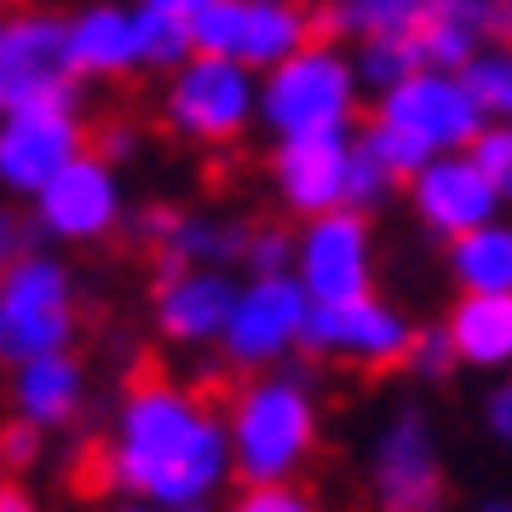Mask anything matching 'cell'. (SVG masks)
<instances>
[{
	"label": "cell",
	"mask_w": 512,
	"mask_h": 512,
	"mask_svg": "<svg viewBox=\"0 0 512 512\" xmlns=\"http://www.w3.org/2000/svg\"><path fill=\"white\" fill-rule=\"evenodd\" d=\"M98 484L121 501L162 507H213V495L236 484L225 409L202 386L173 374H144L121 392L110 438L98 449Z\"/></svg>",
	"instance_id": "cell-1"
},
{
	"label": "cell",
	"mask_w": 512,
	"mask_h": 512,
	"mask_svg": "<svg viewBox=\"0 0 512 512\" xmlns=\"http://www.w3.org/2000/svg\"><path fill=\"white\" fill-rule=\"evenodd\" d=\"M225 443L236 484H300L323 449V397L294 363L248 374L225 397Z\"/></svg>",
	"instance_id": "cell-2"
},
{
	"label": "cell",
	"mask_w": 512,
	"mask_h": 512,
	"mask_svg": "<svg viewBox=\"0 0 512 512\" xmlns=\"http://www.w3.org/2000/svg\"><path fill=\"white\" fill-rule=\"evenodd\" d=\"M363 110V87L351 70V47L311 35L300 52H288L277 70L259 75V127L277 139H311V133H351Z\"/></svg>",
	"instance_id": "cell-3"
},
{
	"label": "cell",
	"mask_w": 512,
	"mask_h": 512,
	"mask_svg": "<svg viewBox=\"0 0 512 512\" xmlns=\"http://www.w3.org/2000/svg\"><path fill=\"white\" fill-rule=\"evenodd\" d=\"M81 334V282L75 265L52 248H29L0 271V363L18 369L29 357L75 351Z\"/></svg>",
	"instance_id": "cell-4"
},
{
	"label": "cell",
	"mask_w": 512,
	"mask_h": 512,
	"mask_svg": "<svg viewBox=\"0 0 512 512\" xmlns=\"http://www.w3.org/2000/svg\"><path fill=\"white\" fill-rule=\"evenodd\" d=\"M156 116L190 150H231L259 127V75L231 58L196 52L173 75H162Z\"/></svg>",
	"instance_id": "cell-5"
},
{
	"label": "cell",
	"mask_w": 512,
	"mask_h": 512,
	"mask_svg": "<svg viewBox=\"0 0 512 512\" xmlns=\"http://www.w3.org/2000/svg\"><path fill=\"white\" fill-rule=\"evenodd\" d=\"M127 185L121 167L104 162L93 144L75 156L52 185L29 196V231L47 248H98L116 231H127Z\"/></svg>",
	"instance_id": "cell-6"
},
{
	"label": "cell",
	"mask_w": 512,
	"mask_h": 512,
	"mask_svg": "<svg viewBox=\"0 0 512 512\" xmlns=\"http://www.w3.org/2000/svg\"><path fill=\"white\" fill-rule=\"evenodd\" d=\"M305 323H311V300L288 271L282 277H236V300L219 334V357L236 374H265L282 369L305 351Z\"/></svg>",
	"instance_id": "cell-7"
},
{
	"label": "cell",
	"mask_w": 512,
	"mask_h": 512,
	"mask_svg": "<svg viewBox=\"0 0 512 512\" xmlns=\"http://www.w3.org/2000/svg\"><path fill=\"white\" fill-rule=\"evenodd\" d=\"M288 277L305 288L311 305H340V300L374 294L380 242H374L369 213L334 208V213H317V219H300L294 225V265H288Z\"/></svg>",
	"instance_id": "cell-8"
},
{
	"label": "cell",
	"mask_w": 512,
	"mask_h": 512,
	"mask_svg": "<svg viewBox=\"0 0 512 512\" xmlns=\"http://www.w3.org/2000/svg\"><path fill=\"white\" fill-rule=\"evenodd\" d=\"M369 121L403 133L409 144H420L426 156H455L472 150V139L484 133V110L466 87L461 70H415L403 75L397 87L374 93Z\"/></svg>",
	"instance_id": "cell-9"
},
{
	"label": "cell",
	"mask_w": 512,
	"mask_h": 512,
	"mask_svg": "<svg viewBox=\"0 0 512 512\" xmlns=\"http://www.w3.org/2000/svg\"><path fill=\"white\" fill-rule=\"evenodd\" d=\"M374 512H432L443 507V449L438 426L420 403H397L369 438Z\"/></svg>",
	"instance_id": "cell-10"
},
{
	"label": "cell",
	"mask_w": 512,
	"mask_h": 512,
	"mask_svg": "<svg viewBox=\"0 0 512 512\" xmlns=\"http://www.w3.org/2000/svg\"><path fill=\"white\" fill-rule=\"evenodd\" d=\"M190 35H196V52L231 58L242 70L265 75L317 35V12L294 0H213L190 24Z\"/></svg>",
	"instance_id": "cell-11"
},
{
	"label": "cell",
	"mask_w": 512,
	"mask_h": 512,
	"mask_svg": "<svg viewBox=\"0 0 512 512\" xmlns=\"http://www.w3.org/2000/svg\"><path fill=\"white\" fill-rule=\"evenodd\" d=\"M87 139L93 133L81 121V98H47V104L0 116V196L29 202L87 150Z\"/></svg>",
	"instance_id": "cell-12"
},
{
	"label": "cell",
	"mask_w": 512,
	"mask_h": 512,
	"mask_svg": "<svg viewBox=\"0 0 512 512\" xmlns=\"http://www.w3.org/2000/svg\"><path fill=\"white\" fill-rule=\"evenodd\" d=\"M409 340H415L409 311L392 305L380 288L363 294V300L311 305V323H305V351L311 357H323L334 369H357V374L403 369Z\"/></svg>",
	"instance_id": "cell-13"
},
{
	"label": "cell",
	"mask_w": 512,
	"mask_h": 512,
	"mask_svg": "<svg viewBox=\"0 0 512 512\" xmlns=\"http://www.w3.org/2000/svg\"><path fill=\"white\" fill-rule=\"evenodd\" d=\"M47 98H81V81L64 52V18L41 6H6L0 12V116Z\"/></svg>",
	"instance_id": "cell-14"
},
{
	"label": "cell",
	"mask_w": 512,
	"mask_h": 512,
	"mask_svg": "<svg viewBox=\"0 0 512 512\" xmlns=\"http://www.w3.org/2000/svg\"><path fill=\"white\" fill-rule=\"evenodd\" d=\"M403 196H409L415 225L426 236H438V242H455V236L489 225L495 213H507L501 196H495V185L484 179V167L472 162V150L420 162L415 173L403 179Z\"/></svg>",
	"instance_id": "cell-15"
},
{
	"label": "cell",
	"mask_w": 512,
	"mask_h": 512,
	"mask_svg": "<svg viewBox=\"0 0 512 512\" xmlns=\"http://www.w3.org/2000/svg\"><path fill=\"white\" fill-rule=\"evenodd\" d=\"M236 300V271L213 265H167L150 282V328L179 351H213Z\"/></svg>",
	"instance_id": "cell-16"
},
{
	"label": "cell",
	"mask_w": 512,
	"mask_h": 512,
	"mask_svg": "<svg viewBox=\"0 0 512 512\" xmlns=\"http://www.w3.org/2000/svg\"><path fill=\"white\" fill-rule=\"evenodd\" d=\"M346 162H351V133H311V139H277L271 144V196L282 213L317 219V213L346 208Z\"/></svg>",
	"instance_id": "cell-17"
},
{
	"label": "cell",
	"mask_w": 512,
	"mask_h": 512,
	"mask_svg": "<svg viewBox=\"0 0 512 512\" xmlns=\"http://www.w3.org/2000/svg\"><path fill=\"white\" fill-rule=\"evenodd\" d=\"M64 52L75 81H127L139 75V6L133 0H81L64 12Z\"/></svg>",
	"instance_id": "cell-18"
},
{
	"label": "cell",
	"mask_w": 512,
	"mask_h": 512,
	"mask_svg": "<svg viewBox=\"0 0 512 512\" xmlns=\"http://www.w3.org/2000/svg\"><path fill=\"white\" fill-rule=\"evenodd\" d=\"M93 397V374L75 351H52V357H29L12 369V415L41 426V432H64L87 415Z\"/></svg>",
	"instance_id": "cell-19"
},
{
	"label": "cell",
	"mask_w": 512,
	"mask_h": 512,
	"mask_svg": "<svg viewBox=\"0 0 512 512\" xmlns=\"http://www.w3.org/2000/svg\"><path fill=\"white\" fill-rule=\"evenodd\" d=\"M443 328L455 340L461 369L489 374V380L512 369V294H455Z\"/></svg>",
	"instance_id": "cell-20"
},
{
	"label": "cell",
	"mask_w": 512,
	"mask_h": 512,
	"mask_svg": "<svg viewBox=\"0 0 512 512\" xmlns=\"http://www.w3.org/2000/svg\"><path fill=\"white\" fill-rule=\"evenodd\" d=\"M443 248H449L455 294H512V213H495L489 225L455 236Z\"/></svg>",
	"instance_id": "cell-21"
},
{
	"label": "cell",
	"mask_w": 512,
	"mask_h": 512,
	"mask_svg": "<svg viewBox=\"0 0 512 512\" xmlns=\"http://www.w3.org/2000/svg\"><path fill=\"white\" fill-rule=\"evenodd\" d=\"M242 242H248V219L208 208H185L179 231L167 236V248L156 254V271L167 265H213V271H236L242 265Z\"/></svg>",
	"instance_id": "cell-22"
},
{
	"label": "cell",
	"mask_w": 512,
	"mask_h": 512,
	"mask_svg": "<svg viewBox=\"0 0 512 512\" xmlns=\"http://www.w3.org/2000/svg\"><path fill=\"white\" fill-rule=\"evenodd\" d=\"M351 70H357V87L374 98V93H386V87H397L403 75L426 70V58H420L415 35H369V41L351 47Z\"/></svg>",
	"instance_id": "cell-23"
},
{
	"label": "cell",
	"mask_w": 512,
	"mask_h": 512,
	"mask_svg": "<svg viewBox=\"0 0 512 512\" xmlns=\"http://www.w3.org/2000/svg\"><path fill=\"white\" fill-rule=\"evenodd\" d=\"M185 58H196V35H190L185 18H167V12H139V70L173 75Z\"/></svg>",
	"instance_id": "cell-24"
},
{
	"label": "cell",
	"mask_w": 512,
	"mask_h": 512,
	"mask_svg": "<svg viewBox=\"0 0 512 512\" xmlns=\"http://www.w3.org/2000/svg\"><path fill=\"white\" fill-rule=\"evenodd\" d=\"M397 190H403V179H397L392 167L374 156L369 144L351 133V162H346V208L357 213H380L386 202H392Z\"/></svg>",
	"instance_id": "cell-25"
},
{
	"label": "cell",
	"mask_w": 512,
	"mask_h": 512,
	"mask_svg": "<svg viewBox=\"0 0 512 512\" xmlns=\"http://www.w3.org/2000/svg\"><path fill=\"white\" fill-rule=\"evenodd\" d=\"M461 75L478 98V110H484V121H512V47H484Z\"/></svg>",
	"instance_id": "cell-26"
},
{
	"label": "cell",
	"mask_w": 512,
	"mask_h": 512,
	"mask_svg": "<svg viewBox=\"0 0 512 512\" xmlns=\"http://www.w3.org/2000/svg\"><path fill=\"white\" fill-rule=\"evenodd\" d=\"M403 369L426 380V386H443V380H455V340H449V328L443 323H415V340L403 351Z\"/></svg>",
	"instance_id": "cell-27"
},
{
	"label": "cell",
	"mask_w": 512,
	"mask_h": 512,
	"mask_svg": "<svg viewBox=\"0 0 512 512\" xmlns=\"http://www.w3.org/2000/svg\"><path fill=\"white\" fill-rule=\"evenodd\" d=\"M472 162L484 167L501 208H512V121H484V133L472 139Z\"/></svg>",
	"instance_id": "cell-28"
},
{
	"label": "cell",
	"mask_w": 512,
	"mask_h": 512,
	"mask_svg": "<svg viewBox=\"0 0 512 512\" xmlns=\"http://www.w3.org/2000/svg\"><path fill=\"white\" fill-rule=\"evenodd\" d=\"M242 265H248V277H282L294 265V231L288 225H248Z\"/></svg>",
	"instance_id": "cell-29"
},
{
	"label": "cell",
	"mask_w": 512,
	"mask_h": 512,
	"mask_svg": "<svg viewBox=\"0 0 512 512\" xmlns=\"http://www.w3.org/2000/svg\"><path fill=\"white\" fill-rule=\"evenodd\" d=\"M225 512H328L305 484H242Z\"/></svg>",
	"instance_id": "cell-30"
},
{
	"label": "cell",
	"mask_w": 512,
	"mask_h": 512,
	"mask_svg": "<svg viewBox=\"0 0 512 512\" xmlns=\"http://www.w3.org/2000/svg\"><path fill=\"white\" fill-rule=\"evenodd\" d=\"M41 461H47V432H41V426H29V420H18V415H12L6 426H0V466L24 478V472H35Z\"/></svg>",
	"instance_id": "cell-31"
},
{
	"label": "cell",
	"mask_w": 512,
	"mask_h": 512,
	"mask_svg": "<svg viewBox=\"0 0 512 512\" xmlns=\"http://www.w3.org/2000/svg\"><path fill=\"white\" fill-rule=\"evenodd\" d=\"M357 139L369 144V150H374V156H380V162H386V167H392L397 179H409V173H415L420 162H432V156H426L420 144H409V139H403V133H392V127H380V121H369V127H363Z\"/></svg>",
	"instance_id": "cell-32"
},
{
	"label": "cell",
	"mask_w": 512,
	"mask_h": 512,
	"mask_svg": "<svg viewBox=\"0 0 512 512\" xmlns=\"http://www.w3.org/2000/svg\"><path fill=\"white\" fill-rule=\"evenodd\" d=\"M179 213H185V208H173V202H144V208L127 213V231L139 236V242L150 248V254H162V248H167V236L179 231Z\"/></svg>",
	"instance_id": "cell-33"
},
{
	"label": "cell",
	"mask_w": 512,
	"mask_h": 512,
	"mask_svg": "<svg viewBox=\"0 0 512 512\" xmlns=\"http://www.w3.org/2000/svg\"><path fill=\"white\" fill-rule=\"evenodd\" d=\"M29 248H41L35 231H29V213L18 208V202H6V196H0V271H6L12 259H24Z\"/></svg>",
	"instance_id": "cell-34"
},
{
	"label": "cell",
	"mask_w": 512,
	"mask_h": 512,
	"mask_svg": "<svg viewBox=\"0 0 512 512\" xmlns=\"http://www.w3.org/2000/svg\"><path fill=\"white\" fill-rule=\"evenodd\" d=\"M484 432H489V443L512 449V369L495 374V386L484 392Z\"/></svg>",
	"instance_id": "cell-35"
},
{
	"label": "cell",
	"mask_w": 512,
	"mask_h": 512,
	"mask_svg": "<svg viewBox=\"0 0 512 512\" xmlns=\"http://www.w3.org/2000/svg\"><path fill=\"white\" fill-rule=\"evenodd\" d=\"M98 150V156H104V162H133V156H139V127H127V121H104V127H98V139H87Z\"/></svg>",
	"instance_id": "cell-36"
},
{
	"label": "cell",
	"mask_w": 512,
	"mask_h": 512,
	"mask_svg": "<svg viewBox=\"0 0 512 512\" xmlns=\"http://www.w3.org/2000/svg\"><path fill=\"white\" fill-rule=\"evenodd\" d=\"M484 41L512 47V0H484Z\"/></svg>",
	"instance_id": "cell-37"
},
{
	"label": "cell",
	"mask_w": 512,
	"mask_h": 512,
	"mask_svg": "<svg viewBox=\"0 0 512 512\" xmlns=\"http://www.w3.org/2000/svg\"><path fill=\"white\" fill-rule=\"evenodd\" d=\"M133 6H139V12H167V18H185V24H196L213 0H133Z\"/></svg>",
	"instance_id": "cell-38"
},
{
	"label": "cell",
	"mask_w": 512,
	"mask_h": 512,
	"mask_svg": "<svg viewBox=\"0 0 512 512\" xmlns=\"http://www.w3.org/2000/svg\"><path fill=\"white\" fill-rule=\"evenodd\" d=\"M0 512H41V501L18 484H0Z\"/></svg>",
	"instance_id": "cell-39"
},
{
	"label": "cell",
	"mask_w": 512,
	"mask_h": 512,
	"mask_svg": "<svg viewBox=\"0 0 512 512\" xmlns=\"http://www.w3.org/2000/svg\"><path fill=\"white\" fill-rule=\"evenodd\" d=\"M116 512H213V507H162V501H121Z\"/></svg>",
	"instance_id": "cell-40"
},
{
	"label": "cell",
	"mask_w": 512,
	"mask_h": 512,
	"mask_svg": "<svg viewBox=\"0 0 512 512\" xmlns=\"http://www.w3.org/2000/svg\"><path fill=\"white\" fill-rule=\"evenodd\" d=\"M484 512H512V501H495V507H484Z\"/></svg>",
	"instance_id": "cell-41"
},
{
	"label": "cell",
	"mask_w": 512,
	"mask_h": 512,
	"mask_svg": "<svg viewBox=\"0 0 512 512\" xmlns=\"http://www.w3.org/2000/svg\"><path fill=\"white\" fill-rule=\"evenodd\" d=\"M6 6H18V0H0V12H6Z\"/></svg>",
	"instance_id": "cell-42"
},
{
	"label": "cell",
	"mask_w": 512,
	"mask_h": 512,
	"mask_svg": "<svg viewBox=\"0 0 512 512\" xmlns=\"http://www.w3.org/2000/svg\"><path fill=\"white\" fill-rule=\"evenodd\" d=\"M0 484H6V466H0Z\"/></svg>",
	"instance_id": "cell-43"
},
{
	"label": "cell",
	"mask_w": 512,
	"mask_h": 512,
	"mask_svg": "<svg viewBox=\"0 0 512 512\" xmlns=\"http://www.w3.org/2000/svg\"><path fill=\"white\" fill-rule=\"evenodd\" d=\"M294 6H311V0H294Z\"/></svg>",
	"instance_id": "cell-44"
},
{
	"label": "cell",
	"mask_w": 512,
	"mask_h": 512,
	"mask_svg": "<svg viewBox=\"0 0 512 512\" xmlns=\"http://www.w3.org/2000/svg\"><path fill=\"white\" fill-rule=\"evenodd\" d=\"M432 512H449V507H432Z\"/></svg>",
	"instance_id": "cell-45"
}]
</instances>
